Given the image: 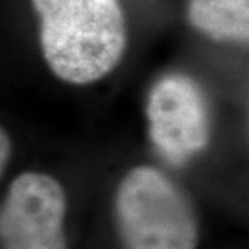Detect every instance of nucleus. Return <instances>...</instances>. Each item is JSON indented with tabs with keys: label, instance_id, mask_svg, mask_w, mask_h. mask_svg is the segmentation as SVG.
Returning <instances> with one entry per match:
<instances>
[{
	"label": "nucleus",
	"instance_id": "obj_1",
	"mask_svg": "<svg viewBox=\"0 0 249 249\" xmlns=\"http://www.w3.org/2000/svg\"><path fill=\"white\" fill-rule=\"evenodd\" d=\"M44 58L58 78L88 84L110 73L126 47L118 0H33Z\"/></svg>",
	"mask_w": 249,
	"mask_h": 249
},
{
	"label": "nucleus",
	"instance_id": "obj_2",
	"mask_svg": "<svg viewBox=\"0 0 249 249\" xmlns=\"http://www.w3.org/2000/svg\"><path fill=\"white\" fill-rule=\"evenodd\" d=\"M117 228L124 249H196V212L167 175L136 167L123 178L115 196Z\"/></svg>",
	"mask_w": 249,
	"mask_h": 249
},
{
	"label": "nucleus",
	"instance_id": "obj_3",
	"mask_svg": "<svg viewBox=\"0 0 249 249\" xmlns=\"http://www.w3.org/2000/svg\"><path fill=\"white\" fill-rule=\"evenodd\" d=\"M65 212L67 197L55 178L36 172L17 177L0 207V248L67 249Z\"/></svg>",
	"mask_w": 249,
	"mask_h": 249
},
{
	"label": "nucleus",
	"instance_id": "obj_4",
	"mask_svg": "<svg viewBox=\"0 0 249 249\" xmlns=\"http://www.w3.org/2000/svg\"><path fill=\"white\" fill-rule=\"evenodd\" d=\"M151 138L173 163L202 151L209 139L207 108L194 81L181 74L165 76L152 88L147 104Z\"/></svg>",
	"mask_w": 249,
	"mask_h": 249
},
{
	"label": "nucleus",
	"instance_id": "obj_5",
	"mask_svg": "<svg viewBox=\"0 0 249 249\" xmlns=\"http://www.w3.org/2000/svg\"><path fill=\"white\" fill-rule=\"evenodd\" d=\"M189 21L217 41H248L249 0H191Z\"/></svg>",
	"mask_w": 249,
	"mask_h": 249
},
{
	"label": "nucleus",
	"instance_id": "obj_6",
	"mask_svg": "<svg viewBox=\"0 0 249 249\" xmlns=\"http://www.w3.org/2000/svg\"><path fill=\"white\" fill-rule=\"evenodd\" d=\"M10 156H12V141H10L8 134L3 131V128L0 126V177L7 167Z\"/></svg>",
	"mask_w": 249,
	"mask_h": 249
}]
</instances>
